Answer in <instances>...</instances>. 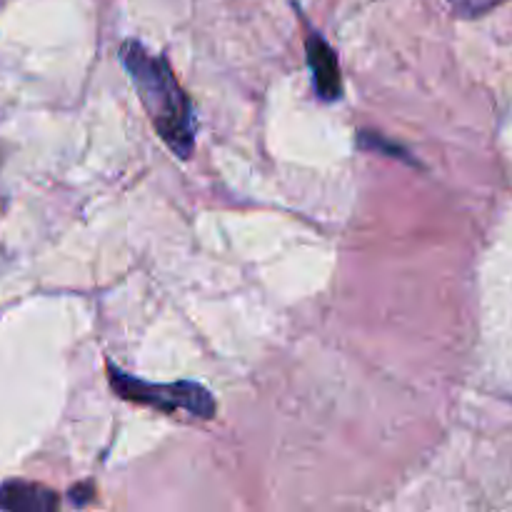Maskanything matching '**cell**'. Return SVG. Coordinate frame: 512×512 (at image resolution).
Here are the masks:
<instances>
[{"label":"cell","instance_id":"7a4b0ae2","mask_svg":"<svg viewBox=\"0 0 512 512\" xmlns=\"http://www.w3.org/2000/svg\"><path fill=\"white\" fill-rule=\"evenodd\" d=\"M108 380L113 393L120 400L128 403L145 405V408H158L163 413H178L185 410L193 418L210 420L215 415V398L198 383H145V380L133 378V375L123 373L115 365H108Z\"/></svg>","mask_w":512,"mask_h":512},{"label":"cell","instance_id":"277c9868","mask_svg":"<svg viewBox=\"0 0 512 512\" xmlns=\"http://www.w3.org/2000/svg\"><path fill=\"white\" fill-rule=\"evenodd\" d=\"M58 495L43 485L25 483V480H10L0 485V508L15 512H50L58 510Z\"/></svg>","mask_w":512,"mask_h":512},{"label":"cell","instance_id":"6da1fadb","mask_svg":"<svg viewBox=\"0 0 512 512\" xmlns=\"http://www.w3.org/2000/svg\"><path fill=\"white\" fill-rule=\"evenodd\" d=\"M120 63L128 70L140 103L160 140L178 158H188L195 148L193 105L168 60L153 55L138 40H125L120 48Z\"/></svg>","mask_w":512,"mask_h":512},{"label":"cell","instance_id":"5b68a950","mask_svg":"<svg viewBox=\"0 0 512 512\" xmlns=\"http://www.w3.org/2000/svg\"><path fill=\"white\" fill-rule=\"evenodd\" d=\"M70 500L75 505H85L88 500H93V485H83V488H73L70 490Z\"/></svg>","mask_w":512,"mask_h":512},{"label":"cell","instance_id":"3957f363","mask_svg":"<svg viewBox=\"0 0 512 512\" xmlns=\"http://www.w3.org/2000/svg\"><path fill=\"white\" fill-rule=\"evenodd\" d=\"M305 53H308V65L313 70L315 90L323 100H338L343 95V75H340V63L335 50L325 43L323 35L313 33L305 40Z\"/></svg>","mask_w":512,"mask_h":512}]
</instances>
